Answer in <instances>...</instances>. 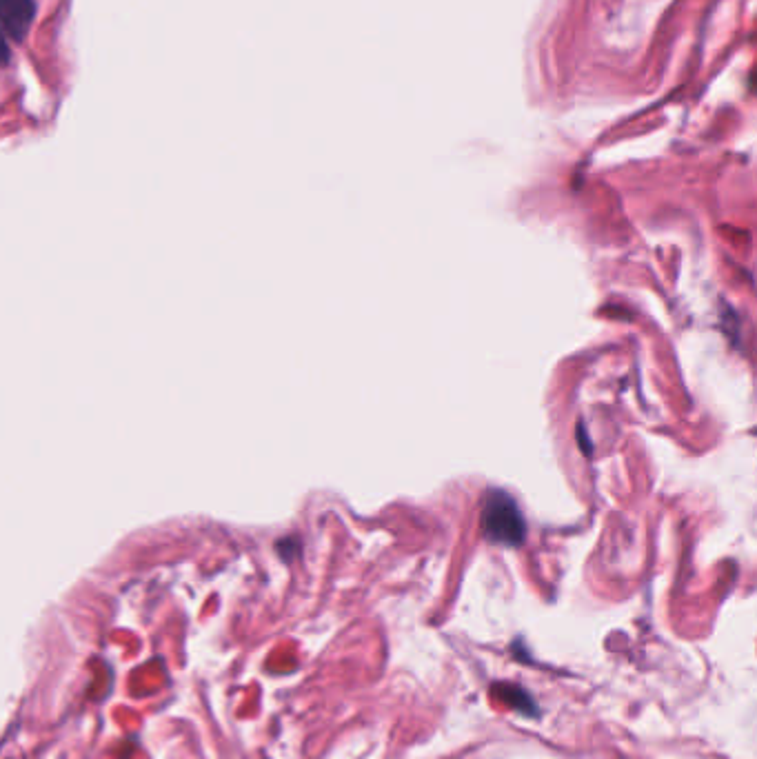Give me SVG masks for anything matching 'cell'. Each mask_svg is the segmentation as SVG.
Segmentation results:
<instances>
[{"instance_id": "1", "label": "cell", "mask_w": 757, "mask_h": 759, "mask_svg": "<svg viewBox=\"0 0 757 759\" xmlns=\"http://www.w3.org/2000/svg\"><path fill=\"white\" fill-rule=\"evenodd\" d=\"M482 529L491 542L504 546H518L527 535V526L509 493L489 491L482 509Z\"/></svg>"}, {"instance_id": "4", "label": "cell", "mask_w": 757, "mask_h": 759, "mask_svg": "<svg viewBox=\"0 0 757 759\" xmlns=\"http://www.w3.org/2000/svg\"><path fill=\"white\" fill-rule=\"evenodd\" d=\"M7 60H9V49H7V43H5L3 34H0V65H5Z\"/></svg>"}, {"instance_id": "3", "label": "cell", "mask_w": 757, "mask_h": 759, "mask_svg": "<svg viewBox=\"0 0 757 759\" xmlns=\"http://www.w3.org/2000/svg\"><path fill=\"white\" fill-rule=\"evenodd\" d=\"M504 691H509V693H500V697H504V700L511 702V706L516 708V711L527 713V715H538V711H536V708H538L536 702H533L531 697L522 691V688H518V686H507V684H504Z\"/></svg>"}, {"instance_id": "2", "label": "cell", "mask_w": 757, "mask_h": 759, "mask_svg": "<svg viewBox=\"0 0 757 759\" xmlns=\"http://www.w3.org/2000/svg\"><path fill=\"white\" fill-rule=\"evenodd\" d=\"M34 18V0H0V20H3L5 32L20 40Z\"/></svg>"}]
</instances>
